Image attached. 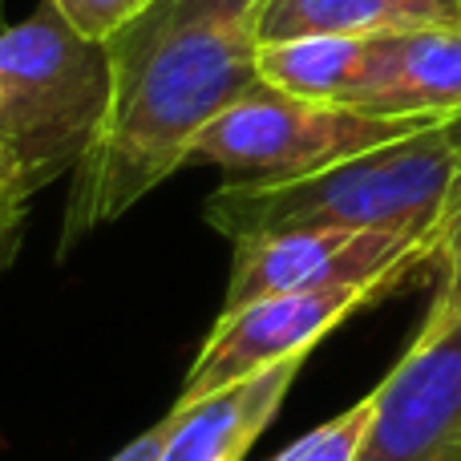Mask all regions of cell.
Returning <instances> with one entry per match:
<instances>
[{
	"label": "cell",
	"instance_id": "1",
	"mask_svg": "<svg viewBox=\"0 0 461 461\" xmlns=\"http://www.w3.org/2000/svg\"><path fill=\"white\" fill-rule=\"evenodd\" d=\"M259 0H150L110 41V102L73 170L61 251L134 211L259 86Z\"/></svg>",
	"mask_w": 461,
	"mask_h": 461
},
{
	"label": "cell",
	"instance_id": "2",
	"mask_svg": "<svg viewBox=\"0 0 461 461\" xmlns=\"http://www.w3.org/2000/svg\"><path fill=\"white\" fill-rule=\"evenodd\" d=\"M461 207V118L287 183H223L203 203V219L223 239L295 227L405 230L438 239Z\"/></svg>",
	"mask_w": 461,
	"mask_h": 461
},
{
	"label": "cell",
	"instance_id": "3",
	"mask_svg": "<svg viewBox=\"0 0 461 461\" xmlns=\"http://www.w3.org/2000/svg\"><path fill=\"white\" fill-rule=\"evenodd\" d=\"M110 102V57L41 0L0 29V146L32 194L77 170Z\"/></svg>",
	"mask_w": 461,
	"mask_h": 461
},
{
	"label": "cell",
	"instance_id": "4",
	"mask_svg": "<svg viewBox=\"0 0 461 461\" xmlns=\"http://www.w3.org/2000/svg\"><path fill=\"white\" fill-rule=\"evenodd\" d=\"M425 126L433 122L381 118L352 105L295 97L259 81L194 138L186 167H215L227 183H287Z\"/></svg>",
	"mask_w": 461,
	"mask_h": 461
},
{
	"label": "cell",
	"instance_id": "5",
	"mask_svg": "<svg viewBox=\"0 0 461 461\" xmlns=\"http://www.w3.org/2000/svg\"><path fill=\"white\" fill-rule=\"evenodd\" d=\"M223 308H239L259 295L324 292V287L409 284L413 271L438 263V239L405 230H352V227H295L271 235L235 239Z\"/></svg>",
	"mask_w": 461,
	"mask_h": 461
},
{
	"label": "cell",
	"instance_id": "6",
	"mask_svg": "<svg viewBox=\"0 0 461 461\" xmlns=\"http://www.w3.org/2000/svg\"><path fill=\"white\" fill-rule=\"evenodd\" d=\"M393 284L373 287H324V292H279L219 312L211 336L203 340L175 405H194L219 389L247 381L263 368L292 357H308L336 324L365 303L389 295Z\"/></svg>",
	"mask_w": 461,
	"mask_h": 461
},
{
	"label": "cell",
	"instance_id": "7",
	"mask_svg": "<svg viewBox=\"0 0 461 461\" xmlns=\"http://www.w3.org/2000/svg\"><path fill=\"white\" fill-rule=\"evenodd\" d=\"M368 397L373 421L357 461H457L461 320L438 336H417Z\"/></svg>",
	"mask_w": 461,
	"mask_h": 461
},
{
	"label": "cell",
	"instance_id": "8",
	"mask_svg": "<svg viewBox=\"0 0 461 461\" xmlns=\"http://www.w3.org/2000/svg\"><path fill=\"white\" fill-rule=\"evenodd\" d=\"M352 110L381 118H461V29H401L365 41Z\"/></svg>",
	"mask_w": 461,
	"mask_h": 461
},
{
	"label": "cell",
	"instance_id": "9",
	"mask_svg": "<svg viewBox=\"0 0 461 461\" xmlns=\"http://www.w3.org/2000/svg\"><path fill=\"white\" fill-rule=\"evenodd\" d=\"M303 360L308 357L279 360L194 405H175V425L158 461H243L292 393Z\"/></svg>",
	"mask_w": 461,
	"mask_h": 461
},
{
	"label": "cell",
	"instance_id": "10",
	"mask_svg": "<svg viewBox=\"0 0 461 461\" xmlns=\"http://www.w3.org/2000/svg\"><path fill=\"white\" fill-rule=\"evenodd\" d=\"M461 29V0H259V45L295 37H376L401 29Z\"/></svg>",
	"mask_w": 461,
	"mask_h": 461
},
{
	"label": "cell",
	"instance_id": "11",
	"mask_svg": "<svg viewBox=\"0 0 461 461\" xmlns=\"http://www.w3.org/2000/svg\"><path fill=\"white\" fill-rule=\"evenodd\" d=\"M368 37H295L259 45V77L312 102L348 105Z\"/></svg>",
	"mask_w": 461,
	"mask_h": 461
},
{
	"label": "cell",
	"instance_id": "12",
	"mask_svg": "<svg viewBox=\"0 0 461 461\" xmlns=\"http://www.w3.org/2000/svg\"><path fill=\"white\" fill-rule=\"evenodd\" d=\"M368 421H373V397H360L357 405H348L332 421L303 433L300 441H292L284 454L271 461H357Z\"/></svg>",
	"mask_w": 461,
	"mask_h": 461
},
{
	"label": "cell",
	"instance_id": "13",
	"mask_svg": "<svg viewBox=\"0 0 461 461\" xmlns=\"http://www.w3.org/2000/svg\"><path fill=\"white\" fill-rule=\"evenodd\" d=\"M438 267H441V284L417 336H438L461 320V207L446 219V227L438 235Z\"/></svg>",
	"mask_w": 461,
	"mask_h": 461
},
{
	"label": "cell",
	"instance_id": "14",
	"mask_svg": "<svg viewBox=\"0 0 461 461\" xmlns=\"http://www.w3.org/2000/svg\"><path fill=\"white\" fill-rule=\"evenodd\" d=\"M45 5H53L81 37L102 41L105 45V41H110L126 21H134L150 0H45Z\"/></svg>",
	"mask_w": 461,
	"mask_h": 461
},
{
	"label": "cell",
	"instance_id": "15",
	"mask_svg": "<svg viewBox=\"0 0 461 461\" xmlns=\"http://www.w3.org/2000/svg\"><path fill=\"white\" fill-rule=\"evenodd\" d=\"M29 199H32V191L21 178H0V267H5L16 251L24 215H29Z\"/></svg>",
	"mask_w": 461,
	"mask_h": 461
},
{
	"label": "cell",
	"instance_id": "16",
	"mask_svg": "<svg viewBox=\"0 0 461 461\" xmlns=\"http://www.w3.org/2000/svg\"><path fill=\"white\" fill-rule=\"evenodd\" d=\"M170 425H175V409H170L167 417H162L158 425H150L146 433H138L134 441H130L126 449H118L110 461H158L162 454V446H167V433H170Z\"/></svg>",
	"mask_w": 461,
	"mask_h": 461
},
{
	"label": "cell",
	"instance_id": "17",
	"mask_svg": "<svg viewBox=\"0 0 461 461\" xmlns=\"http://www.w3.org/2000/svg\"><path fill=\"white\" fill-rule=\"evenodd\" d=\"M0 178H16V170H13V162H8L5 146H0Z\"/></svg>",
	"mask_w": 461,
	"mask_h": 461
},
{
	"label": "cell",
	"instance_id": "18",
	"mask_svg": "<svg viewBox=\"0 0 461 461\" xmlns=\"http://www.w3.org/2000/svg\"><path fill=\"white\" fill-rule=\"evenodd\" d=\"M0 29H5V0H0Z\"/></svg>",
	"mask_w": 461,
	"mask_h": 461
},
{
	"label": "cell",
	"instance_id": "19",
	"mask_svg": "<svg viewBox=\"0 0 461 461\" xmlns=\"http://www.w3.org/2000/svg\"><path fill=\"white\" fill-rule=\"evenodd\" d=\"M457 461H461V457H457Z\"/></svg>",
	"mask_w": 461,
	"mask_h": 461
}]
</instances>
